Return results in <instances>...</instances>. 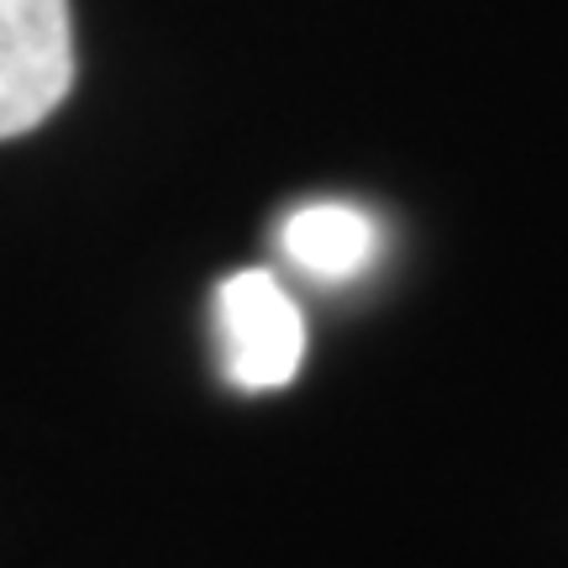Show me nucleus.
<instances>
[{"mask_svg":"<svg viewBox=\"0 0 568 568\" xmlns=\"http://www.w3.org/2000/svg\"><path fill=\"white\" fill-rule=\"evenodd\" d=\"M216 347L226 385L247 395L284 389L301 374L305 322L268 268H237L216 284Z\"/></svg>","mask_w":568,"mask_h":568,"instance_id":"f257e3e1","label":"nucleus"},{"mask_svg":"<svg viewBox=\"0 0 568 568\" xmlns=\"http://www.w3.org/2000/svg\"><path fill=\"white\" fill-rule=\"evenodd\" d=\"M74 84L69 0H0V142L42 126Z\"/></svg>","mask_w":568,"mask_h":568,"instance_id":"f03ea898","label":"nucleus"},{"mask_svg":"<svg viewBox=\"0 0 568 568\" xmlns=\"http://www.w3.org/2000/svg\"><path fill=\"white\" fill-rule=\"evenodd\" d=\"M280 247L301 274L343 284L374 264V253H379V226H374V216L358 211V205L316 201V205H301V211L284 216Z\"/></svg>","mask_w":568,"mask_h":568,"instance_id":"7ed1b4c3","label":"nucleus"}]
</instances>
